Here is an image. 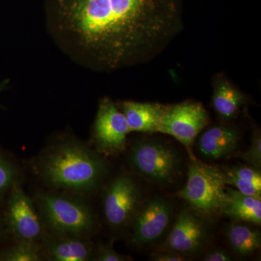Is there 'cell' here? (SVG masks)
Returning <instances> with one entry per match:
<instances>
[{
  "label": "cell",
  "mask_w": 261,
  "mask_h": 261,
  "mask_svg": "<svg viewBox=\"0 0 261 261\" xmlns=\"http://www.w3.org/2000/svg\"><path fill=\"white\" fill-rule=\"evenodd\" d=\"M240 137L238 130L233 126L224 124L211 126L199 137L197 149L207 159H225L237 150Z\"/></svg>",
  "instance_id": "7c38bea8"
},
{
  "label": "cell",
  "mask_w": 261,
  "mask_h": 261,
  "mask_svg": "<svg viewBox=\"0 0 261 261\" xmlns=\"http://www.w3.org/2000/svg\"><path fill=\"white\" fill-rule=\"evenodd\" d=\"M141 202L140 187L133 178L121 175L108 187L104 199V213L113 228H121L132 221Z\"/></svg>",
  "instance_id": "ba28073f"
},
{
  "label": "cell",
  "mask_w": 261,
  "mask_h": 261,
  "mask_svg": "<svg viewBox=\"0 0 261 261\" xmlns=\"http://www.w3.org/2000/svg\"><path fill=\"white\" fill-rule=\"evenodd\" d=\"M39 200L44 219L56 232L81 238L94 229V215L82 201L50 193L41 194Z\"/></svg>",
  "instance_id": "277c9868"
},
{
  "label": "cell",
  "mask_w": 261,
  "mask_h": 261,
  "mask_svg": "<svg viewBox=\"0 0 261 261\" xmlns=\"http://www.w3.org/2000/svg\"><path fill=\"white\" fill-rule=\"evenodd\" d=\"M226 187L223 170L195 159L189 166L186 185L176 195L202 214H221L226 201Z\"/></svg>",
  "instance_id": "3957f363"
},
{
  "label": "cell",
  "mask_w": 261,
  "mask_h": 261,
  "mask_svg": "<svg viewBox=\"0 0 261 261\" xmlns=\"http://www.w3.org/2000/svg\"><path fill=\"white\" fill-rule=\"evenodd\" d=\"M130 161L139 173L161 185L172 183L180 167L176 151L160 141L137 142L130 149Z\"/></svg>",
  "instance_id": "5b68a950"
},
{
  "label": "cell",
  "mask_w": 261,
  "mask_h": 261,
  "mask_svg": "<svg viewBox=\"0 0 261 261\" xmlns=\"http://www.w3.org/2000/svg\"><path fill=\"white\" fill-rule=\"evenodd\" d=\"M173 206L161 197H154L140 205L132 219V241L137 245H150L162 237L171 221Z\"/></svg>",
  "instance_id": "9c48e42d"
},
{
  "label": "cell",
  "mask_w": 261,
  "mask_h": 261,
  "mask_svg": "<svg viewBox=\"0 0 261 261\" xmlns=\"http://www.w3.org/2000/svg\"><path fill=\"white\" fill-rule=\"evenodd\" d=\"M92 247L78 237H63L50 244L49 255L56 261H86L92 257Z\"/></svg>",
  "instance_id": "e0dca14e"
},
{
  "label": "cell",
  "mask_w": 261,
  "mask_h": 261,
  "mask_svg": "<svg viewBox=\"0 0 261 261\" xmlns=\"http://www.w3.org/2000/svg\"><path fill=\"white\" fill-rule=\"evenodd\" d=\"M226 185L245 195L261 197L260 168L253 166H233L223 170Z\"/></svg>",
  "instance_id": "2e32d148"
},
{
  "label": "cell",
  "mask_w": 261,
  "mask_h": 261,
  "mask_svg": "<svg viewBox=\"0 0 261 261\" xmlns=\"http://www.w3.org/2000/svg\"><path fill=\"white\" fill-rule=\"evenodd\" d=\"M245 162L253 167H261V135L260 130L255 128L252 134L251 145L246 152L240 154Z\"/></svg>",
  "instance_id": "ffe728a7"
},
{
  "label": "cell",
  "mask_w": 261,
  "mask_h": 261,
  "mask_svg": "<svg viewBox=\"0 0 261 261\" xmlns=\"http://www.w3.org/2000/svg\"><path fill=\"white\" fill-rule=\"evenodd\" d=\"M5 258L10 261H38L41 260V256L34 243L21 241L7 252Z\"/></svg>",
  "instance_id": "d6986e66"
},
{
  "label": "cell",
  "mask_w": 261,
  "mask_h": 261,
  "mask_svg": "<svg viewBox=\"0 0 261 261\" xmlns=\"http://www.w3.org/2000/svg\"><path fill=\"white\" fill-rule=\"evenodd\" d=\"M151 260L154 261H182L185 260L183 255L173 251L159 252L152 256Z\"/></svg>",
  "instance_id": "603a6c76"
},
{
  "label": "cell",
  "mask_w": 261,
  "mask_h": 261,
  "mask_svg": "<svg viewBox=\"0 0 261 261\" xmlns=\"http://www.w3.org/2000/svg\"><path fill=\"white\" fill-rule=\"evenodd\" d=\"M226 238L230 247L239 256H248L260 247V231L241 223L230 225L226 230Z\"/></svg>",
  "instance_id": "ac0fdd59"
},
{
  "label": "cell",
  "mask_w": 261,
  "mask_h": 261,
  "mask_svg": "<svg viewBox=\"0 0 261 261\" xmlns=\"http://www.w3.org/2000/svg\"><path fill=\"white\" fill-rule=\"evenodd\" d=\"M8 219L12 231L21 241L34 243L42 234V224L34 204L20 189L11 196Z\"/></svg>",
  "instance_id": "8fae6325"
},
{
  "label": "cell",
  "mask_w": 261,
  "mask_h": 261,
  "mask_svg": "<svg viewBox=\"0 0 261 261\" xmlns=\"http://www.w3.org/2000/svg\"><path fill=\"white\" fill-rule=\"evenodd\" d=\"M42 167L44 177L53 186L78 192L97 188L107 171L106 163L98 154L71 142L53 149Z\"/></svg>",
  "instance_id": "7a4b0ae2"
},
{
  "label": "cell",
  "mask_w": 261,
  "mask_h": 261,
  "mask_svg": "<svg viewBox=\"0 0 261 261\" xmlns=\"http://www.w3.org/2000/svg\"><path fill=\"white\" fill-rule=\"evenodd\" d=\"M44 10L60 47L96 71L148 63L184 25V0H44Z\"/></svg>",
  "instance_id": "6da1fadb"
},
{
  "label": "cell",
  "mask_w": 261,
  "mask_h": 261,
  "mask_svg": "<svg viewBox=\"0 0 261 261\" xmlns=\"http://www.w3.org/2000/svg\"><path fill=\"white\" fill-rule=\"evenodd\" d=\"M203 260L205 261H229L231 257L227 252L222 250H215L207 252L204 256Z\"/></svg>",
  "instance_id": "cb8c5ba5"
},
{
  "label": "cell",
  "mask_w": 261,
  "mask_h": 261,
  "mask_svg": "<svg viewBox=\"0 0 261 261\" xmlns=\"http://www.w3.org/2000/svg\"><path fill=\"white\" fill-rule=\"evenodd\" d=\"M7 82H8V81H5L4 82H3V83L0 84V92H1L3 88H4L5 86L7 84Z\"/></svg>",
  "instance_id": "d4e9b609"
},
{
  "label": "cell",
  "mask_w": 261,
  "mask_h": 261,
  "mask_svg": "<svg viewBox=\"0 0 261 261\" xmlns=\"http://www.w3.org/2000/svg\"><path fill=\"white\" fill-rule=\"evenodd\" d=\"M15 177L14 170L8 163L0 159V192L8 188Z\"/></svg>",
  "instance_id": "7402d4cb"
},
{
  "label": "cell",
  "mask_w": 261,
  "mask_h": 261,
  "mask_svg": "<svg viewBox=\"0 0 261 261\" xmlns=\"http://www.w3.org/2000/svg\"><path fill=\"white\" fill-rule=\"evenodd\" d=\"M207 237L204 221L191 211L183 210L178 215L168 235L166 247L183 256L192 255L205 246Z\"/></svg>",
  "instance_id": "30bf717a"
},
{
  "label": "cell",
  "mask_w": 261,
  "mask_h": 261,
  "mask_svg": "<svg viewBox=\"0 0 261 261\" xmlns=\"http://www.w3.org/2000/svg\"><path fill=\"white\" fill-rule=\"evenodd\" d=\"M130 132L126 117L108 97L99 102L94 124V140L99 152L107 154L121 152L126 147Z\"/></svg>",
  "instance_id": "52a82bcc"
},
{
  "label": "cell",
  "mask_w": 261,
  "mask_h": 261,
  "mask_svg": "<svg viewBox=\"0 0 261 261\" xmlns=\"http://www.w3.org/2000/svg\"><path fill=\"white\" fill-rule=\"evenodd\" d=\"M164 106L159 103L125 101L122 102L121 109L130 132L156 133L159 130Z\"/></svg>",
  "instance_id": "4fadbf2b"
},
{
  "label": "cell",
  "mask_w": 261,
  "mask_h": 261,
  "mask_svg": "<svg viewBox=\"0 0 261 261\" xmlns=\"http://www.w3.org/2000/svg\"><path fill=\"white\" fill-rule=\"evenodd\" d=\"M226 201L221 214L236 222L261 224V200L258 197L241 193L226 187Z\"/></svg>",
  "instance_id": "5bb4252c"
},
{
  "label": "cell",
  "mask_w": 261,
  "mask_h": 261,
  "mask_svg": "<svg viewBox=\"0 0 261 261\" xmlns=\"http://www.w3.org/2000/svg\"><path fill=\"white\" fill-rule=\"evenodd\" d=\"M208 121V114L202 103L185 101L164 106L159 132L174 137L195 160L192 152L194 142Z\"/></svg>",
  "instance_id": "8992f818"
},
{
  "label": "cell",
  "mask_w": 261,
  "mask_h": 261,
  "mask_svg": "<svg viewBox=\"0 0 261 261\" xmlns=\"http://www.w3.org/2000/svg\"><path fill=\"white\" fill-rule=\"evenodd\" d=\"M213 106L224 121L233 119L245 101V94L224 75H217L213 84Z\"/></svg>",
  "instance_id": "9a60e30c"
},
{
  "label": "cell",
  "mask_w": 261,
  "mask_h": 261,
  "mask_svg": "<svg viewBox=\"0 0 261 261\" xmlns=\"http://www.w3.org/2000/svg\"><path fill=\"white\" fill-rule=\"evenodd\" d=\"M94 260L98 261H126L130 257L124 256L117 252L109 245H102L98 248L94 257Z\"/></svg>",
  "instance_id": "44dd1931"
}]
</instances>
